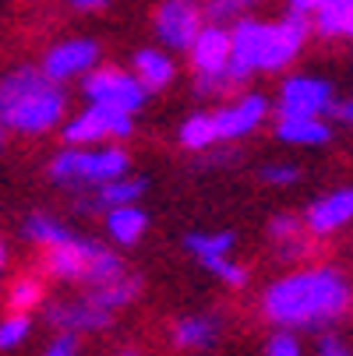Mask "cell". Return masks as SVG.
Listing matches in <instances>:
<instances>
[{"label": "cell", "mask_w": 353, "mask_h": 356, "mask_svg": "<svg viewBox=\"0 0 353 356\" xmlns=\"http://www.w3.org/2000/svg\"><path fill=\"white\" fill-rule=\"evenodd\" d=\"M350 307L353 289L336 265H297L262 293V318L276 332H322L339 325Z\"/></svg>", "instance_id": "obj_1"}, {"label": "cell", "mask_w": 353, "mask_h": 356, "mask_svg": "<svg viewBox=\"0 0 353 356\" xmlns=\"http://www.w3.org/2000/svg\"><path fill=\"white\" fill-rule=\"evenodd\" d=\"M311 35V18L286 11L279 22H258V18H240L230 25V85L244 88L255 74H279L286 71Z\"/></svg>", "instance_id": "obj_2"}, {"label": "cell", "mask_w": 353, "mask_h": 356, "mask_svg": "<svg viewBox=\"0 0 353 356\" xmlns=\"http://www.w3.org/2000/svg\"><path fill=\"white\" fill-rule=\"evenodd\" d=\"M68 120V92L42 67H15L0 78V124L18 134H46Z\"/></svg>", "instance_id": "obj_3"}, {"label": "cell", "mask_w": 353, "mask_h": 356, "mask_svg": "<svg viewBox=\"0 0 353 356\" xmlns=\"http://www.w3.org/2000/svg\"><path fill=\"white\" fill-rule=\"evenodd\" d=\"M42 272L61 282H81L85 289L107 286V282L127 275L120 254L99 240H88V236H74L61 247H49L42 254Z\"/></svg>", "instance_id": "obj_4"}, {"label": "cell", "mask_w": 353, "mask_h": 356, "mask_svg": "<svg viewBox=\"0 0 353 356\" xmlns=\"http://www.w3.org/2000/svg\"><path fill=\"white\" fill-rule=\"evenodd\" d=\"M127 170H131V156L120 145H92V148L68 145L49 163V180L74 194H85V191H95L103 184L127 177Z\"/></svg>", "instance_id": "obj_5"}, {"label": "cell", "mask_w": 353, "mask_h": 356, "mask_svg": "<svg viewBox=\"0 0 353 356\" xmlns=\"http://www.w3.org/2000/svg\"><path fill=\"white\" fill-rule=\"evenodd\" d=\"M81 92L88 99V106H110L120 113H141V106L148 103V88L138 81L134 71L124 67H95L85 81Z\"/></svg>", "instance_id": "obj_6"}, {"label": "cell", "mask_w": 353, "mask_h": 356, "mask_svg": "<svg viewBox=\"0 0 353 356\" xmlns=\"http://www.w3.org/2000/svg\"><path fill=\"white\" fill-rule=\"evenodd\" d=\"M205 25L209 18L201 11V0H159L152 15V32L159 46L170 49V54H187Z\"/></svg>", "instance_id": "obj_7"}, {"label": "cell", "mask_w": 353, "mask_h": 356, "mask_svg": "<svg viewBox=\"0 0 353 356\" xmlns=\"http://www.w3.org/2000/svg\"><path fill=\"white\" fill-rule=\"evenodd\" d=\"M134 131V117L110 110V106H85L81 113L64 120V138L71 148H92V145H113Z\"/></svg>", "instance_id": "obj_8"}, {"label": "cell", "mask_w": 353, "mask_h": 356, "mask_svg": "<svg viewBox=\"0 0 353 356\" xmlns=\"http://www.w3.org/2000/svg\"><path fill=\"white\" fill-rule=\"evenodd\" d=\"M184 250L209 275H216L219 282H226L230 289H244L247 286V268L230 258L233 233H226V229H219V233H201V229L198 233H187L184 236Z\"/></svg>", "instance_id": "obj_9"}, {"label": "cell", "mask_w": 353, "mask_h": 356, "mask_svg": "<svg viewBox=\"0 0 353 356\" xmlns=\"http://www.w3.org/2000/svg\"><path fill=\"white\" fill-rule=\"evenodd\" d=\"M276 110L279 117H325V113H336L339 103H336L332 81L315 78V74H293L279 85Z\"/></svg>", "instance_id": "obj_10"}, {"label": "cell", "mask_w": 353, "mask_h": 356, "mask_svg": "<svg viewBox=\"0 0 353 356\" xmlns=\"http://www.w3.org/2000/svg\"><path fill=\"white\" fill-rule=\"evenodd\" d=\"M269 110H272V103H269L262 92H240L233 103L219 106L212 113L219 145H240L244 138H251L269 120Z\"/></svg>", "instance_id": "obj_11"}, {"label": "cell", "mask_w": 353, "mask_h": 356, "mask_svg": "<svg viewBox=\"0 0 353 356\" xmlns=\"http://www.w3.org/2000/svg\"><path fill=\"white\" fill-rule=\"evenodd\" d=\"M99 60H103V49H99L95 39H61L42 54L39 67L57 85H64V81H74V78L85 81L99 67Z\"/></svg>", "instance_id": "obj_12"}, {"label": "cell", "mask_w": 353, "mask_h": 356, "mask_svg": "<svg viewBox=\"0 0 353 356\" xmlns=\"http://www.w3.org/2000/svg\"><path fill=\"white\" fill-rule=\"evenodd\" d=\"M230 57H233V42H230V29L209 22L198 32L194 46L187 49V60L194 78H226L230 81Z\"/></svg>", "instance_id": "obj_13"}, {"label": "cell", "mask_w": 353, "mask_h": 356, "mask_svg": "<svg viewBox=\"0 0 353 356\" xmlns=\"http://www.w3.org/2000/svg\"><path fill=\"white\" fill-rule=\"evenodd\" d=\"M46 318H49V325H54V328L78 335V332H103V328H110L117 314H110L92 293H85V296H78V300L49 303Z\"/></svg>", "instance_id": "obj_14"}, {"label": "cell", "mask_w": 353, "mask_h": 356, "mask_svg": "<svg viewBox=\"0 0 353 356\" xmlns=\"http://www.w3.org/2000/svg\"><path fill=\"white\" fill-rule=\"evenodd\" d=\"M145 194V180L141 177H120L113 184H103L95 191H85L74 197V209L78 216H107L113 209H124V205H138V197Z\"/></svg>", "instance_id": "obj_15"}, {"label": "cell", "mask_w": 353, "mask_h": 356, "mask_svg": "<svg viewBox=\"0 0 353 356\" xmlns=\"http://www.w3.org/2000/svg\"><path fill=\"white\" fill-rule=\"evenodd\" d=\"M353 222V187L329 191L304 212V226L311 236H332Z\"/></svg>", "instance_id": "obj_16"}, {"label": "cell", "mask_w": 353, "mask_h": 356, "mask_svg": "<svg viewBox=\"0 0 353 356\" xmlns=\"http://www.w3.org/2000/svg\"><path fill=\"white\" fill-rule=\"evenodd\" d=\"M173 346L184 353H201L219 342L223 335V318L219 314H187L173 321Z\"/></svg>", "instance_id": "obj_17"}, {"label": "cell", "mask_w": 353, "mask_h": 356, "mask_svg": "<svg viewBox=\"0 0 353 356\" xmlns=\"http://www.w3.org/2000/svg\"><path fill=\"white\" fill-rule=\"evenodd\" d=\"M131 71L138 74V81L148 88V92H159L166 85H173L177 78V64L166 49L159 46H145V49H134L131 54Z\"/></svg>", "instance_id": "obj_18"}, {"label": "cell", "mask_w": 353, "mask_h": 356, "mask_svg": "<svg viewBox=\"0 0 353 356\" xmlns=\"http://www.w3.org/2000/svg\"><path fill=\"white\" fill-rule=\"evenodd\" d=\"M276 138L297 148H318L332 138V127L325 124V117H279Z\"/></svg>", "instance_id": "obj_19"}, {"label": "cell", "mask_w": 353, "mask_h": 356, "mask_svg": "<svg viewBox=\"0 0 353 356\" xmlns=\"http://www.w3.org/2000/svg\"><path fill=\"white\" fill-rule=\"evenodd\" d=\"M145 229H148V216L141 212V205H124V209L107 212V236L120 247L141 243Z\"/></svg>", "instance_id": "obj_20"}, {"label": "cell", "mask_w": 353, "mask_h": 356, "mask_svg": "<svg viewBox=\"0 0 353 356\" xmlns=\"http://www.w3.org/2000/svg\"><path fill=\"white\" fill-rule=\"evenodd\" d=\"M22 233H25L29 243H36V247H42V250L74 240V233H71L57 216H49V212H32V216L22 222Z\"/></svg>", "instance_id": "obj_21"}, {"label": "cell", "mask_w": 353, "mask_h": 356, "mask_svg": "<svg viewBox=\"0 0 353 356\" xmlns=\"http://www.w3.org/2000/svg\"><path fill=\"white\" fill-rule=\"evenodd\" d=\"M177 141H180V148L184 152H209L212 145H219V134H216V120H212V113H191L184 124H180V131H177Z\"/></svg>", "instance_id": "obj_22"}, {"label": "cell", "mask_w": 353, "mask_h": 356, "mask_svg": "<svg viewBox=\"0 0 353 356\" xmlns=\"http://www.w3.org/2000/svg\"><path fill=\"white\" fill-rule=\"evenodd\" d=\"M85 293H92L110 314H117V311L131 307V303L141 296V279L127 272V275H120V279H113L107 286H95V289H85Z\"/></svg>", "instance_id": "obj_23"}, {"label": "cell", "mask_w": 353, "mask_h": 356, "mask_svg": "<svg viewBox=\"0 0 353 356\" xmlns=\"http://www.w3.org/2000/svg\"><path fill=\"white\" fill-rule=\"evenodd\" d=\"M46 300V289H42V279L39 275H18L8 289V307L11 314H32L36 307H42Z\"/></svg>", "instance_id": "obj_24"}, {"label": "cell", "mask_w": 353, "mask_h": 356, "mask_svg": "<svg viewBox=\"0 0 353 356\" xmlns=\"http://www.w3.org/2000/svg\"><path fill=\"white\" fill-rule=\"evenodd\" d=\"M262 4H265V0H201V11H205L209 22L226 25V22L251 18V11L262 8Z\"/></svg>", "instance_id": "obj_25"}, {"label": "cell", "mask_w": 353, "mask_h": 356, "mask_svg": "<svg viewBox=\"0 0 353 356\" xmlns=\"http://www.w3.org/2000/svg\"><path fill=\"white\" fill-rule=\"evenodd\" d=\"M265 233H269V240H272V243H286V240L304 236V233H308V226H304V219L293 216V212H279V216H272V219H269Z\"/></svg>", "instance_id": "obj_26"}, {"label": "cell", "mask_w": 353, "mask_h": 356, "mask_svg": "<svg viewBox=\"0 0 353 356\" xmlns=\"http://www.w3.org/2000/svg\"><path fill=\"white\" fill-rule=\"evenodd\" d=\"M32 332V318L29 314H8L0 321V349H18Z\"/></svg>", "instance_id": "obj_27"}, {"label": "cell", "mask_w": 353, "mask_h": 356, "mask_svg": "<svg viewBox=\"0 0 353 356\" xmlns=\"http://www.w3.org/2000/svg\"><path fill=\"white\" fill-rule=\"evenodd\" d=\"M272 254L283 265H300L311 254V233L297 236V240H286V243H272Z\"/></svg>", "instance_id": "obj_28"}, {"label": "cell", "mask_w": 353, "mask_h": 356, "mask_svg": "<svg viewBox=\"0 0 353 356\" xmlns=\"http://www.w3.org/2000/svg\"><path fill=\"white\" fill-rule=\"evenodd\" d=\"M258 177L269 187H293L300 180V166H293V163H269V166H262Z\"/></svg>", "instance_id": "obj_29"}, {"label": "cell", "mask_w": 353, "mask_h": 356, "mask_svg": "<svg viewBox=\"0 0 353 356\" xmlns=\"http://www.w3.org/2000/svg\"><path fill=\"white\" fill-rule=\"evenodd\" d=\"M265 356H304L297 332H272L265 342Z\"/></svg>", "instance_id": "obj_30"}, {"label": "cell", "mask_w": 353, "mask_h": 356, "mask_svg": "<svg viewBox=\"0 0 353 356\" xmlns=\"http://www.w3.org/2000/svg\"><path fill=\"white\" fill-rule=\"evenodd\" d=\"M237 159H240L237 145H216L209 152H201V166H233Z\"/></svg>", "instance_id": "obj_31"}, {"label": "cell", "mask_w": 353, "mask_h": 356, "mask_svg": "<svg viewBox=\"0 0 353 356\" xmlns=\"http://www.w3.org/2000/svg\"><path fill=\"white\" fill-rule=\"evenodd\" d=\"M46 356H78V335H71V332H61L54 342L46 346Z\"/></svg>", "instance_id": "obj_32"}, {"label": "cell", "mask_w": 353, "mask_h": 356, "mask_svg": "<svg viewBox=\"0 0 353 356\" xmlns=\"http://www.w3.org/2000/svg\"><path fill=\"white\" fill-rule=\"evenodd\" d=\"M315 356H353V349H350L339 335H332V332H329V335H322V339H318V353H315Z\"/></svg>", "instance_id": "obj_33"}, {"label": "cell", "mask_w": 353, "mask_h": 356, "mask_svg": "<svg viewBox=\"0 0 353 356\" xmlns=\"http://www.w3.org/2000/svg\"><path fill=\"white\" fill-rule=\"evenodd\" d=\"M318 4H322V0H286V8H290L293 15H304V18H311V15L318 11Z\"/></svg>", "instance_id": "obj_34"}, {"label": "cell", "mask_w": 353, "mask_h": 356, "mask_svg": "<svg viewBox=\"0 0 353 356\" xmlns=\"http://www.w3.org/2000/svg\"><path fill=\"white\" fill-rule=\"evenodd\" d=\"M68 4H71L74 11H103V8L113 4V0H68Z\"/></svg>", "instance_id": "obj_35"}, {"label": "cell", "mask_w": 353, "mask_h": 356, "mask_svg": "<svg viewBox=\"0 0 353 356\" xmlns=\"http://www.w3.org/2000/svg\"><path fill=\"white\" fill-rule=\"evenodd\" d=\"M336 117H339L343 124H350V127H353V99H346V103H339Z\"/></svg>", "instance_id": "obj_36"}, {"label": "cell", "mask_w": 353, "mask_h": 356, "mask_svg": "<svg viewBox=\"0 0 353 356\" xmlns=\"http://www.w3.org/2000/svg\"><path fill=\"white\" fill-rule=\"evenodd\" d=\"M4 265H8V250H4V243H0V272H4Z\"/></svg>", "instance_id": "obj_37"}, {"label": "cell", "mask_w": 353, "mask_h": 356, "mask_svg": "<svg viewBox=\"0 0 353 356\" xmlns=\"http://www.w3.org/2000/svg\"><path fill=\"white\" fill-rule=\"evenodd\" d=\"M343 39H353V11H350V22H346V35Z\"/></svg>", "instance_id": "obj_38"}, {"label": "cell", "mask_w": 353, "mask_h": 356, "mask_svg": "<svg viewBox=\"0 0 353 356\" xmlns=\"http://www.w3.org/2000/svg\"><path fill=\"white\" fill-rule=\"evenodd\" d=\"M4 131H8V127H4V124H0V148H4Z\"/></svg>", "instance_id": "obj_39"}, {"label": "cell", "mask_w": 353, "mask_h": 356, "mask_svg": "<svg viewBox=\"0 0 353 356\" xmlns=\"http://www.w3.org/2000/svg\"><path fill=\"white\" fill-rule=\"evenodd\" d=\"M120 356H138V353H120Z\"/></svg>", "instance_id": "obj_40"}]
</instances>
